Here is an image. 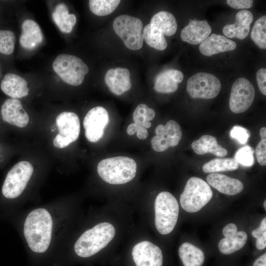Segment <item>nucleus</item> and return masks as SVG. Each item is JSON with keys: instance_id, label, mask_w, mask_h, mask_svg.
Returning a JSON list of instances; mask_svg holds the SVG:
<instances>
[{"instance_id": "nucleus-1", "label": "nucleus", "mask_w": 266, "mask_h": 266, "mask_svg": "<svg viewBox=\"0 0 266 266\" xmlns=\"http://www.w3.org/2000/svg\"><path fill=\"white\" fill-rule=\"evenodd\" d=\"M53 221L49 212L44 208L31 211L27 217L24 234L30 248L36 253L45 252L51 242Z\"/></svg>"}, {"instance_id": "nucleus-2", "label": "nucleus", "mask_w": 266, "mask_h": 266, "mask_svg": "<svg viewBox=\"0 0 266 266\" xmlns=\"http://www.w3.org/2000/svg\"><path fill=\"white\" fill-rule=\"evenodd\" d=\"M115 234V229L112 224H98L81 235L74 244L75 252L83 258L92 256L104 248Z\"/></svg>"}, {"instance_id": "nucleus-3", "label": "nucleus", "mask_w": 266, "mask_h": 266, "mask_svg": "<svg viewBox=\"0 0 266 266\" xmlns=\"http://www.w3.org/2000/svg\"><path fill=\"white\" fill-rule=\"evenodd\" d=\"M137 166L129 157L117 156L100 161L97 166L98 173L105 182L111 184H123L135 176Z\"/></svg>"}, {"instance_id": "nucleus-4", "label": "nucleus", "mask_w": 266, "mask_h": 266, "mask_svg": "<svg viewBox=\"0 0 266 266\" xmlns=\"http://www.w3.org/2000/svg\"><path fill=\"white\" fill-rule=\"evenodd\" d=\"M155 224L162 234H167L174 229L178 217L179 205L175 198L168 192H162L155 201Z\"/></svg>"}, {"instance_id": "nucleus-5", "label": "nucleus", "mask_w": 266, "mask_h": 266, "mask_svg": "<svg viewBox=\"0 0 266 266\" xmlns=\"http://www.w3.org/2000/svg\"><path fill=\"white\" fill-rule=\"evenodd\" d=\"M212 191L208 183L197 177H192L187 181L180 195V202L187 212L200 210L212 199Z\"/></svg>"}, {"instance_id": "nucleus-6", "label": "nucleus", "mask_w": 266, "mask_h": 266, "mask_svg": "<svg viewBox=\"0 0 266 266\" xmlns=\"http://www.w3.org/2000/svg\"><path fill=\"white\" fill-rule=\"evenodd\" d=\"M54 71L66 83L72 86L82 83L89 68L78 57L66 54L58 56L53 63Z\"/></svg>"}, {"instance_id": "nucleus-7", "label": "nucleus", "mask_w": 266, "mask_h": 266, "mask_svg": "<svg viewBox=\"0 0 266 266\" xmlns=\"http://www.w3.org/2000/svg\"><path fill=\"white\" fill-rule=\"evenodd\" d=\"M116 34L123 41L128 49H140L143 45V36L142 21L138 18L128 15H121L115 18L113 23Z\"/></svg>"}, {"instance_id": "nucleus-8", "label": "nucleus", "mask_w": 266, "mask_h": 266, "mask_svg": "<svg viewBox=\"0 0 266 266\" xmlns=\"http://www.w3.org/2000/svg\"><path fill=\"white\" fill-rule=\"evenodd\" d=\"M33 168L27 161L15 164L9 171L2 187L3 195L8 199L19 197L25 189L30 179Z\"/></svg>"}, {"instance_id": "nucleus-9", "label": "nucleus", "mask_w": 266, "mask_h": 266, "mask_svg": "<svg viewBox=\"0 0 266 266\" xmlns=\"http://www.w3.org/2000/svg\"><path fill=\"white\" fill-rule=\"evenodd\" d=\"M186 89L188 94L194 99H211L219 94L221 84L214 75L198 72L188 79Z\"/></svg>"}, {"instance_id": "nucleus-10", "label": "nucleus", "mask_w": 266, "mask_h": 266, "mask_svg": "<svg viewBox=\"0 0 266 266\" xmlns=\"http://www.w3.org/2000/svg\"><path fill=\"white\" fill-rule=\"evenodd\" d=\"M56 123L59 132L53 141L56 147L65 148L78 139L80 123L77 114L71 112H62L57 117Z\"/></svg>"}, {"instance_id": "nucleus-11", "label": "nucleus", "mask_w": 266, "mask_h": 266, "mask_svg": "<svg viewBox=\"0 0 266 266\" xmlns=\"http://www.w3.org/2000/svg\"><path fill=\"white\" fill-rule=\"evenodd\" d=\"M255 95V88L248 79L240 77L233 83L229 99V107L234 113L246 111L252 104Z\"/></svg>"}, {"instance_id": "nucleus-12", "label": "nucleus", "mask_w": 266, "mask_h": 266, "mask_svg": "<svg viewBox=\"0 0 266 266\" xmlns=\"http://www.w3.org/2000/svg\"><path fill=\"white\" fill-rule=\"evenodd\" d=\"M155 133L156 135L152 138L151 143L153 149L158 152L177 145L182 135L180 125L172 120L168 121L165 126L159 125Z\"/></svg>"}, {"instance_id": "nucleus-13", "label": "nucleus", "mask_w": 266, "mask_h": 266, "mask_svg": "<svg viewBox=\"0 0 266 266\" xmlns=\"http://www.w3.org/2000/svg\"><path fill=\"white\" fill-rule=\"evenodd\" d=\"M109 121L108 113L104 107L96 106L90 109L83 120L85 135L88 140L98 141L103 136Z\"/></svg>"}, {"instance_id": "nucleus-14", "label": "nucleus", "mask_w": 266, "mask_h": 266, "mask_svg": "<svg viewBox=\"0 0 266 266\" xmlns=\"http://www.w3.org/2000/svg\"><path fill=\"white\" fill-rule=\"evenodd\" d=\"M132 254L136 266H162L163 256L161 249L149 241L135 244Z\"/></svg>"}, {"instance_id": "nucleus-15", "label": "nucleus", "mask_w": 266, "mask_h": 266, "mask_svg": "<svg viewBox=\"0 0 266 266\" xmlns=\"http://www.w3.org/2000/svg\"><path fill=\"white\" fill-rule=\"evenodd\" d=\"M1 112L3 120L11 125L23 128L29 123V115L17 99L5 100L1 106Z\"/></svg>"}, {"instance_id": "nucleus-16", "label": "nucleus", "mask_w": 266, "mask_h": 266, "mask_svg": "<svg viewBox=\"0 0 266 266\" xmlns=\"http://www.w3.org/2000/svg\"><path fill=\"white\" fill-rule=\"evenodd\" d=\"M181 31V39L193 45L203 41L211 33V28L206 20L200 21L196 19L191 21Z\"/></svg>"}, {"instance_id": "nucleus-17", "label": "nucleus", "mask_w": 266, "mask_h": 266, "mask_svg": "<svg viewBox=\"0 0 266 266\" xmlns=\"http://www.w3.org/2000/svg\"><path fill=\"white\" fill-rule=\"evenodd\" d=\"M130 76V72L127 68H110L105 74L104 81L112 93L121 95L132 87Z\"/></svg>"}, {"instance_id": "nucleus-18", "label": "nucleus", "mask_w": 266, "mask_h": 266, "mask_svg": "<svg viewBox=\"0 0 266 266\" xmlns=\"http://www.w3.org/2000/svg\"><path fill=\"white\" fill-rule=\"evenodd\" d=\"M253 20V15L251 12L247 10L239 11L236 15L235 22L233 24L225 26L223 33L228 37L243 39L249 33L250 26Z\"/></svg>"}, {"instance_id": "nucleus-19", "label": "nucleus", "mask_w": 266, "mask_h": 266, "mask_svg": "<svg viewBox=\"0 0 266 266\" xmlns=\"http://www.w3.org/2000/svg\"><path fill=\"white\" fill-rule=\"evenodd\" d=\"M236 47L234 41L223 35L213 33L200 44L199 49L202 55L210 57L221 52L233 50Z\"/></svg>"}, {"instance_id": "nucleus-20", "label": "nucleus", "mask_w": 266, "mask_h": 266, "mask_svg": "<svg viewBox=\"0 0 266 266\" xmlns=\"http://www.w3.org/2000/svg\"><path fill=\"white\" fill-rule=\"evenodd\" d=\"M206 181L220 193L231 196L240 193L244 188L239 180L220 173L209 174L206 177Z\"/></svg>"}, {"instance_id": "nucleus-21", "label": "nucleus", "mask_w": 266, "mask_h": 266, "mask_svg": "<svg viewBox=\"0 0 266 266\" xmlns=\"http://www.w3.org/2000/svg\"><path fill=\"white\" fill-rule=\"evenodd\" d=\"M0 88L5 94L12 99L26 97L29 92L27 81L23 77L11 73L4 76L1 81Z\"/></svg>"}, {"instance_id": "nucleus-22", "label": "nucleus", "mask_w": 266, "mask_h": 266, "mask_svg": "<svg viewBox=\"0 0 266 266\" xmlns=\"http://www.w3.org/2000/svg\"><path fill=\"white\" fill-rule=\"evenodd\" d=\"M22 29L19 42L24 49H33L42 42L43 39L42 32L34 21L25 20L22 23Z\"/></svg>"}, {"instance_id": "nucleus-23", "label": "nucleus", "mask_w": 266, "mask_h": 266, "mask_svg": "<svg viewBox=\"0 0 266 266\" xmlns=\"http://www.w3.org/2000/svg\"><path fill=\"white\" fill-rule=\"evenodd\" d=\"M193 151L198 155L210 153L218 157H224L228 151L218 144L216 138L210 135H203L191 144Z\"/></svg>"}, {"instance_id": "nucleus-24", "label": "nucleus", "mask_w": 266, "mask_h": 266, "mask_svg": "<svg viewBox=\"0 0 266 266\" xmlns=\"http://www.w3.org/2000/svg\"><path fill=\"white\" fill-rule=\"evenodd\" d=\"M150 25L164 35L171 36L176 32L177 25L174 16L170 12L162 11L151 18Z\"/></svg>"}, {"instance_id": "nucleus-25", "label": "nucleus", "mask_w": 266, "mask_h": 266, "mask_svg": "<svg viewBox=\"0 0 266 266\" xmlns=\"http://www.w3.org/2000/svg\"><path fill=\"white\" fill-rule=\"evenodd\" d=\"M178 254L184 266H201L204 261L202 251L188 242L180 246Z\"/></svg>"}, {"instance_id": "nucleus-26", "label": "nucleus", "mask_w": 266, "mask_h": 266, "mask_svg": "<svg viewBox=\"0 0 266 266\" xmlns=\"http://www.w3.org/2000/svg\"><path fill=\"white\" fill-rule=\"evenodd\" d=\"M52 18L60 30L64 33H70L76 22L75 15L69 14L67 6L63 3L56 6Z\"/></svg>"}, {"instance_id": "nucleus-27", "label": "nucleus", "mask_w": 266, "mask_h": 266, "mask_svg": "<svg viewBox=\"0 0 266 266\" xmlns=\"http://www.w3.org/2000/svg\"><path fill=\"white\" fill-rule=\"evenodd\" d=\"M247 240V234L244 231L225 236L220 240L218 248L221 253L228 255L241 249Z\"/></svg>"}, {"instance_id": "nucleus-28", "label": "nucleus", "mask_w": 266, "mask_h": 266, "mask_svg": "<svg viewBox=\"0 0 266 266\" xmlns=\"http://www.w3.org/2000/svg\"><path fill=\"white\" fill-rule=\"evenodd\" d=\"M238 164L233 158H216L204 164L202 170L205 173L232 171L237 169Z\"/></svg>"}, {"instance_id": "nucleus-29", "label": "nucleus", "mask_w": 266, "mask_h": 266, "mask_svg": "<svg viewBox=\"0 0 266 266\" xmlns=\"http://www.w3.org/2000/svg\"><path fill=\"white\" fill-rule=\"evenodd\" d=\"M142 34L150 47L158 50H164L167 47V43L164 35L151 27L150 24L145 26Z\"/></svg>"}, {"instance_id": "nucleus-30", "label": "nucleus", "mask_w": 266, "mask_h": 266, "mask_svg": "<svg viewBox=\"0 0 266 266\" xmlns=\"http://www.w3.org/2000/svg\"><path fill=\"white\" fill-rule=\"evenodd\" d=\"M172 69H167L159 74L155 79L154 89L161 93H170L176 91L178 83L171 77Z\"/></svg>"}, {"instance_id": "nucleus-31", "label": "nucleus", "mask_w": 266, "mask_h": 266, "mask_svg": "<svg viewBox=\"0 0 266 266\" xmlns=\"http://www.w3.org/2000/svg\"><path fill=\"white\" fill-rule=\"evenodd\" d=\"M120 2L119 0H90L89 5L92 13L99 16H103L113 12Z\"/></svg>"}, {"instance_id": "nucleus-32", "label": "nucleus", "mask_w": 266, "mask_h": 266, "mask_svg": "<svg viewBox=\"0 0 266 266\" xmlns=\"http://www.w3.org/2000/svg\"><path fill=\"white\" fill-rule=\"evenodd\" d=\"M266 16L260 17L252 28L251 37L255 44L262 49L266 48Z\"/></svg>"}, {"instance_id": "nucleus-33", "label": "nucleus", "mask_w": 266, "mask_h": 266, "mask_svg": "<svg viewBox=\"0 0 266 266\" xmlns=\"http://www.w3.org/2000/svg\"><path fill=\"white\" fill-rule=\"evenodd\" d=\"M15 40L13 32L0 30V53L5 55L12 54L14 51Z\"/></svg>"}, {"instance_id": "nucleus-34", "label": "nucleus", "mask_w": 266, "mask_h": 266, "mask_svg": "<svg viewBox=\"0 0 266 266\" xmlns=\"http://www.w3.org/2000/svg\"><path fill=\"white\" fill-rule=\"evenodd\" d=\"M238 164L245 166H251L254 164L253 150L248 145L238 149L234 158Z\"/></svg>"}, {"instance_id": "nucleus-35", "label": "nucleus", "mask_w": 266, "mask_h": 266, "mask_svg": "<svg viewBox=\"0 0 266 266\" xmlns=\"http://www.w3.org/2000/svg\"><path fill=\"white\" fill-rule=\"evenodd\" d=\"M230 134L232 138L236 139L241 144H245L250 137L249 131L239 126H233Z\"/></svg>"}, {"instance_id": "nucleus-36", "label": "nucleus", "mask_w": 266, "mask_h": 266, "mask_svg": "<svg viewBox=\"0 0 266 266\" xmlns=\"http://www.w3.org/2000/svg\"><path fill=\"white\" fill-rule=\"evenodd\" d=\"M149 107L145 104H139L135 109L133 113L134 123L142 126L145 122V114Z\"/></svg>"}, {"instance_id": "nucleus-37", "label": "nucleus", "mask_w": 266, "mask_h": 266, "mask_svg": "<svg viewBox=\"0 0 266 266\" xmlns=\"http://www.w3.org/2000/svg\"><path fill=\"white\" fill-rule=\"evenodd\" d=\"M255 153L259 164L263 166L266 165V139H261L256 148Z\"/></svg>"}, {"instance_id": "nucleus-38", "label": "nucleus", "mask_w": 266, "mask_h": 266, "mask_svg": "<svg viewBox=\"0 0 266 266\" xmlns=\"http://www.w3.org/2000/svg\"><path fill=\"white\" fill-rule=\"evenodd\" d=\"M227 3L232 8L244 9L251 8L253 4V1L252 0H228Z\"/></svg>"}, {"instance_id": "nucleus-39", "label": "nucleus", "mask_w": 266, "mask_h": 266, "mask_svg": "<svg viewBox=\"0 0 266 266\" xmlns=\"http://www.w3.org/2000/svg\"><path fill=\"white\" fill-rule=\"evenodd\" d=\"M257 82L261 93L266 95V69L262 68L259 69L256 74Z\"/></svg>"}, {"instance_id": "nucleus-40", "label": "nucleus", "mask_w": 266, "mask_h": 266, "mask_svg": "<svg viewBox=\"0 0 266 266\" xmlns=\"http://www.w3.org/2000/svg\"><path fill=\"white\" fill-rule=\"evenodd\" d=\"M253 237L258 238L266 235V218L265 217L262 221L260 226L252 232Z\"/></svg>"}, {"instance_id": "nucleus-41", "label": "nucleus", "mask_w": 266, "mask_h": 266, "mask_svg": "<svg viewBox=\"0 0 266 266\" xmlns=\"http://www.w3.org/2000/svg\"><path fill=\"white\" fill-rule=\"evenodd\" d=\"M222 232L225 237L236 233L237 232V229L234 224L230 223L224 228Z\"/></svg>"}, {"instance_id": "nucleus-42", "label": "nucleus", "mask_w": 266, "mask_h": 266, "mask_svg": "<svg viewBox=\"0 0 266 266\" xmlns=\"http://www.w3.org/2000/svg\"><path fill=\"white\" fill-rule=\"evenodd\" d=\"M137 137L140 139H145L148 135V132L147 130L142 126L138 124L136 131Z\"/></svg>"}, {"instance_id": "nucleus-43", "label": "nucleus", "mask_w": 266, "mask_h": 266, "mask_svg": "<svg viewBox=\"0 0 266 266\" xmlns=\"http://www.w3.org/2000/svg\"><path fill=\"white\" fill-rule=\"evenodd\" d=\"M171 77L175 82L179 83L183 80L184 75L180 70L172 69Z\"/></svg>"}, {"instance_id": "nucleus-44", "label": "nucleus", "mask_w": 266, "mask_h": 266, "mask_svg": "<svg viewBox=\"0 0 266 266\" xmlns=\"http://www.w3.org/2000/svg\"><path fill=\"white\" fill-rule=\"evenodd\" d=\"M256 246L258 249L263 250L266 247V235L256 238Z\"/></svg>"}, {"instance_id": "nucleus-45", "label": "nucleus", "mask_w": 266, "mask_h": 266, "mask_svg": "<svg viewBox=\"0 0 266 266\" xmlns=\"http://www.w3.org/2000/svg\"><path fill=\"white\" fill-rule=\"evenodd\" d=\"M253 266H266V253H264L256 260Z\"/></svg>"}, {"instance_id": "nucleus-46", "label": "nucleus", "mask_w": 266, "mask_h": 266, "mask_svg": "<svg viewBox=\"0 0 266 266\" xmlns=\"http://www.w3.org/2000/svg\"><path fill=\"white\" fill-rule=\"evenodd\" d=\"M155 116V111L152 108H148L145 114V122H150L154 119Z\"/></svg>"}, {"instance_id": "nucleus-47", "label": "nucleus", "mask_w": 266, "mask_h": 266, "mask_svg": "<svg viewBox=\"0 0 266 266\" xmlns=\"http://www.w3.org/2000/svg\"><path fill=\"white\" fill-rule=\"evenodd\" d=\"M137 126L138 124L135 123L130 124L127 129V133L130 135L134 134L136 133Z\"/></svg>"}, {"instance_id": "nucleus-48", "label": "nucleus", "mask_w": 266, "mask_h": 266, "mask_svg": "<svg viewBox=\"0 0 266 266\" xmlns=\"http://www.w3.org/2000/svg\"><path fill=\"white\" fill-rule=\"evenodd\" d=\"M260 135L261 139H266V128L263 127L260 131Z\"/></svg>"}, {"instance_id": "nucleus-49", "label": "nucleus", "mask_w": 266, "mask_h": 266, "mask_svg": "<svg viewBox=\"0 0 266 266\" xmlns=\"http://www.w3.org/2000/svg\"><path fill=\"white\" fill-rule=\"evenodd\" d=\"M146 129L149 128L151 126V123L150 122H145L142 125Z\"/></svg>"}, {"instance_id": "nucleus-50", "label": "nucleus", "mask_w": 266, "mask_h": 266, "mask_svg": "<svg viewBox=\"0 0 266 266\" xmlns=\"http://www.w3.org/2000/svg\"><path fill=\"white\" fill-rule=\"evenodd\" d=\"M264 206L265 207V209H266V200H265L264 202Z\"/></svg>"}]
</instances>
